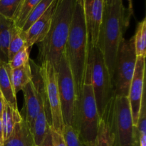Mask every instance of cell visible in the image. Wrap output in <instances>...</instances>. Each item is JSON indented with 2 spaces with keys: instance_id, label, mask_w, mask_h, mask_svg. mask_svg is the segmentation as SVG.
<instances>
[{
  "instance_id": "cell-1",
  "label": "cell",
  "mask_w": 146,
  "mask_h": 146,
  "mask_svg": "<svg viewBox=\"0 0 146 146\" xmlns=\"http://www.w3.org/2000/svg\"><path fill=\"white\" fill-rule=\"evenodd\" d=\"M84 9V0H75L69 34L64 53L72 73L76 98L82 90L91 50Z\"/></svg>"
},
{
  "instance_id": "cell-2",
  "label": "cell",
  "mask_w": 146,
  "mask_h": 146,
  "mask_svg": "<svg viewBox=\"0 0 146 146\" xmlns=\"http://www.w3.org/2000/svg\"><path fill=\"white\" fill-rule=\"evenodd\" d=\"M132 14L133 10L125 8L123 0H113L104 5L97 46L102 52L112 80L118 48Z\"/></svg>"
},
{
  "instance_id": "cell-3",
  "label": "cell",
  "mask_w": 146,
  "mask_h": 146,
  "mask_svg": "<svg viewBox=\"0 0 146 146\" xmlns=\"http://www.w3.org/2000/svg\"><path fill=\"white\" fill-rule=\"evenodd\" d=\"M75 0H57L48 34L38 43L40 64L49 61L56 71L65 49L69 34Z\"/></svg>"
},
{
  "instance_id": "cell-4",
  "label": "cell",
  "mask_w": 146,
  "mask_h": 146,
  "mask_svg": "<svg viewBox=\"0 0 146 146\" xmlns=\"http://www.w3.org/2000/svg\"><path fill=\"white\" fill-rule=\"evenodd\" d=\"M96 102L91 84V61L87 68L84 86L79 96L76 98L72 126L81 138L90 146H94L100 123Z\"/></svg>"
},
{
  "instance_id": "cell-5",
  "label": "cell",
  "mask_w": 146,
  "mask_h": 146,
  "mask_svg": "<svg viewBox=\"0 0 146 146\" xmlns=\"http://www.w3.org/2000/svg\"><path fill=\"white\" fill-rule=\"evenodd\" d=\"M91 84L98 112L101 118L106 107L115 96L113 83L98 46L91 48Z\"/></svg>"
},
{
  "instance_id": "cell-6",
  "label": "cell",
  "mask_w": 146,
  "mask_h": 146,
  "mask_svg": "<svg viewBox=\"0 0 146 146\" xmlns=\"http://www.w3.org/2000/svg\"><path fill=\"white\" fill-rule=\"evenodd\" d=\"M134 37L121 41L117 53L113 76L115 95L128 97L136 64Z\"/></svg>"
},
{
  "instance_id": "cell-7",
  "label": "cell",
  "mask_w": 146,
  "mask_h": 146,
  "mask_svg": "<svg viewBox=\"0 0 146 146\" xmlns=\"http://www.w3.org/2000/svg\"><path fill=\"white\" fill-rule=\"evenodd\" d=\"M39 72L44 82L45 94L44 107L48 125L56 131L62 133L64 123L58 94L57 72L49 61H44L40 64Z\"/></svg>"
},
{
  "instance_id": "cell-8",
  "label": "cell",
  "mask_w": 146,
  "mask_h": 146,
  "mask_svg": "<svg viewBox=\"0 0 146 146\" xmlns=\"http://www.w3.org/2000/svg\"><path fill=\"white\" fill-rule=\"evenodd\" d=\"M56 72L63 121L64 125H72L76 96L72 73L64 52Z\"/></svg>"
},
{
  "instance_id": "cell-9",
  "label": "cell",
  "mask_w": 146,
  "mask_h": 146,
  "mask_svg": "<svg viewBox=\"0 0 146 146\" xmlns=\"http://www.w3.org/2000/svg\"><path fill=\"white\" fill-rule=\"evenodd\" d=\"M114 130L116 146H137L135 130L129 100L126 96H115Z\"/></svg>"
},
{
  "instance_id": "cell-10",
  "label": "cell",
  "mask_w": 146,
  "mask_h": 146,
  "mask_svg": "<svg viewBox=\"0 0 146 146\" xmlns=\"http://www.w3.org/2000/svg\"><path fill=\"white\" fill-rule=\"evenodd\" d=\"M145 57H137L133 76L131 81L128 98L131 106L133 121L136 126L141 106L143 94L145 91Z\"/></svg>"
},
{
  "instance_id": "cell-11",
  "label": "cell",
  "mask_w": 146,
  "mask_h": 146,
  "mask_svg": "<svg viewBox=\"0 0 146 146\" xmlns=\"http://www.w3.org/2000/svg\"><path fill=\"white\" fill-rule=\"evenodd\" d=\"M104 5V0H84V15L91 47L97 46Z\"/></svg>"
},
{
  "instance_id": "cell-12",
  "label": "cell",
  "mask_w": 146,
  "mask_h": 146,
  "mask_svg": "<svg viewBox=\"0 0 146 146\" xmlns=\"http://www.w3.org/2000/svg\"><path fill=\"white\" fill-rule=\"evenodd\" d=\"M114 100L115 96L108 103L100 118L101 120L94 146H113L114 145Z\"/></svg>"
},
{
  "instance_id": "cell-13",
  "label": "cell",
  "mask_w": 146,
  "mask_h": 146,
  "mask_svg": "<svg viewBox=\"0 0 146 146\" xmlns=\"http://www.w3.org/2000/svg\"><path fill=\"white\" fill-rule=\"evenodd\" d=\"M57 0H55L51 4L45 13L36 20L25 32L24 33L26 46L31 48L37 43H40L44 40L48 34L51 26V18L56 7Z\"/></svg>"
},
{
  "instance_id": "cell-14",
  "label": "cell",
  "mask_w": 146,
  "mask_h": 146,
  "mask_svg": "<svg viewBox=\"0 0 146 146\" xmlns=\"http://www.w3.org/2000/svg\"><path fill=\"white\" fill-rule=\"evenodd\" d=\"M24 94V118L32 130L35 118L40 111L42 96L37 93L32 81L29 83L22 89Z\"/></svg>"
},
{
  "instance_id": "cell-15",
  "label": "cell",
  "mask_w": 146,
  "mask_h": 146,
  "mask_svg": "<svg viewBox=\"0 0 146 146\" xmlns=\"http://www.w3.org/2000/svg\"><path fill=\"white\" fill-rule=\"evenodd\" d=\"M11 70L9 63L0 60V91L5 102L13 109L19 111L17 94L11 82Z\"/></svg>"
},
{
  "instance_id": "cell-16",
  "label": "cell",
  "mask_w": 146,
  "mask_h": 146,
  "mask_svg": "<svg viewBox=\"0 0 146 146\" xmlns=\"http://www.w3.org/2000/svg\"><path fill=\"white\" fill-rule=\"evenodd\" d=\"M2 146H35L32 131L24 118L14 125L12 133Z\"/></svg>"
},
{
  "instance_id": "cell-17",
  "label": "cell",
  "mask_w": 146,
  "mask_h": 146,
  "mask_svg": "<svg viewBox=\"0 0 146 146\" xmlns=\"http://www.w3.org/2000/svg\"><path fill=\"white\" fill-rule=\"evenodd\" d=\"M50 125H48V118L44 107V99L42 97L40 111L35 118L34 125L31 131L34 136V145L35 146H40L42 143L47 132L49 130Z\"/></svg>"
},
{
  "instance_id": "cell-18",
  "label": "cell",
  "mask_w": 146,
  "mask_h": 146,
  "mask_svg": "<svg viewBox=\"0 0 146 146\" xmlns=\"http://www.w3.org/2000/svg\"><path fill=\"white\" fill-rule=\"evenodd\" d=\"M22 119L23 117L19 111L13 109L7 103H4V109L1 116L4 141L10 136L14 128V125Z\"/></svg>"
},
{
  "instance_id": "cell-19",
  "label": "cell",
  "mask_w": 146,
  "mask_h": 146,
  "mask_svg": "<svg viewBox=\"0 0 146 146\" xmlns=\"http://www.w3.org/2000/svg\"><path fill=\"white\" fill-rule=\"evenodd\" d=\"M11 78L16 94L23 88L32 80V74L29 62L19 68L11 70Z\"/></svg>"
},
{
  "instance_id": "cell-20",
  "label": "cell",
  "mask_w": 146,
  "mask_h": 146,
  "mask_svg": "<svg viewBox=\"0 0 146 146\" xmlns=\"http://www.w3.org/2000/svg\"><path fill=\"white\" fill-rule=\"evenodd\" d=\"M146 102L145 91L143 94L141 101V110L135 130V138H136L137 146H146Z\"/></svg>"
},
{
  "instance_id": "cell-21",
  "label": "cell",
  "mask_w": 146,
  "mask_h": 146,
  "mask_svg": "<svg viewBox=\"0 0 146 146\" xmlns=\"http://www.w3.org/2000/svg\"><path fill=\"white\" fill-rule=\"evenodd\" d=\"M134 45L137 57L146 56V19L138 23L135 34L133 35Z\"/></svg>"
},
{
  "instance_id": "cell-22",
  "label": "cell",
  "mask_w": 146,
  "mask_h": 146,
  "mask_svg": "<svg viewBox=\"0 0 146 146\" xmlns=\"http://www.w3.org/2000/svg\"><path fill=\"white\" fill-rule=\"evenodd\" d=\"M14 27L15 25L13 20L5 18L3 16L0 15V41H1L4 54H5L7 58H8L9 44Z\"/></svg>"
},
{
  "instance_id": "cell-23",
  "label": "cell",
  "mask_w": 146,
  "mask_h": 146,
  "mask_svg": "<svg viewBox=\"0 0 146 146\" xmlns=\"http://www.w3.org/2000/svg\"><path fill=\"white\" fill-rule=\"evenodd\" d=\"M41 0H23L14 18L16 27L21 30L27 17Z\"/></svg>"
},
{
  "instance_id": "cell-24",
  "label": "cell",
  "mask_w": 146,
  "mask_h": 146,
  "mask_svg": "<svg viewBox=\"0 0 146 146\" xmlns=\"http://www.w3.org/2000/svg\"><path fill=\"white\" fill-rule=\"evenodd\" d=\"M24 46H27L25 44V38L23 31L17 27H14L11 33V39L8 48V60L9 61L12 59L13 57L21 51Z\"/></svg>"
},
{
  "instance_id": "cell-25",
  "label": "cell",
  "mask_w": 146,
  "mask_h": 146,
  "mask_svg": "<svg viewBox=\"0 0 146 146\" xmlns=\"http://www.w3.org/2000/svg\"><path fill=\"white\" fill-rule=\"evenodd\" d=\"M55 0H41L27 17V20L21 29V31L23 32H25L38 19H39L46 11L48 7Z\"/></svg>"
},
{
  "instance_id": "cell-26",
  "label": "cell",
  "mask_w": 146,
  "mask_h": 146,
  "mask_svg": "<svg viewBox=\"0 0 146 146\" xmlns=\"http://www.w3.org/2000/svg\"><path fill=\"white\" fill-rule=\"evenodd\" d=\"M62 135L66 146H90L81 138L72 125H64Z\"/></svg>"
},
{
  "instance_id": "cell-27",
  "label": "cell",
  "mask_w": 146,
  "mask_h": 146,
  "mask_svg": "<svg viewBox=\"0 0 146 146\" xmlns=\"http://www.w3.org/2000/svg\"><path fill=\"white\" fill-rule=\"evenodd\" d=\"M23 0H0V15L14 20Z\"/></svg>"
},
{
  "instance_id": "cell-28",
  "label": "cell",
  "mask_w": 146,
  "mask_h": 146,
  "mask_svg": "<svg viewBox=\"0 0 146 146\" xmlns=\"http://www.w3.org/2000/svg\"><path fill=\"white\" fill-rule=\"evenodd\" d=\"M30 48H31L24 46L13 57L11 61H9V64L11 69L19 68L29 62Z\"/></svg>"
},
{
  "instance_id": "cell-29",
  "label": "cell",
  "mask_w": 146,
  "mask_h": 146,
  "mask_svg": "<svg viewBox=\"0 0 146 146\" xmlns=\"http://www.w3.org/2000/svg\"><path fill=\"white\" fill-rule=\"evenodd\" d=\"M51 136H52L53 146H66L62 133L56 131L51 126H50Z\"/></svg>"
},
{
  "instance_id": "cell-30",
  "label": "cell",
  "mask_w": 146,
  "mask_h": 146,
  "mask_svg": "<svg viewBox=\"0 0 146 146\" xmlns=\"http://www.w3.org/2000/svg\"><path fill=\"white\" fill-rule=\"evenodd\" d=\"M40 146H53L52 136H51V131H50V127H49V130H48V131L47 132L46 135L42 143L41 144V145Z\"/></svg>"
},
{
  "instance_id": "cell-31",
  "label": "cell",
  "mask_w": 146,
  "mask_h": 146,
  "mask_svg": "<svg viewBox=\"0 0 146 146\" xmlns=\"http://www.w3.org/2000/svg\"><path fill=\"white\" fill-rule=\"evenodd\" d=\"M0 60L6 63H9L8 58L6 56L5 54H4V51L2 50V47H1V41H0Z\"/></svg>"
},
{
  "instance_id": "cell-32",
  "label": "cell",
  "mask_w": 146,
  "mask_h": 146,
  "mask_svg": "<svg viewBox=\"0 0 146 146\" xmlns=\"http://www.w3.org/2000/svg\"><path fill=\"white\" fill-rule=\"evenodd\" d=\"M4 103H5V101H4L2 94H1V91H0V118H1V113H2L3 109H4Z\"/></svg>"
},
{
  "instance_id": "cell-33",
  "label": "cell",
  "mask_w": 146,
  "mask_h": 146,
  "mask_svg": "<svg viewBox=\"0 0 146 146\" xmlns=\"http://www.w3.org/2000/svg\"><path fill=\"white\" fill-rule=\"evenodd\" d=\"M4 143V135H3V128L2 123H1V120L0 118V146H2Z\"/></svg>"
},
{
  "instance_id": "cell-34",
  "label": "cell",
  "mask_w": 146,
  "mask_h": 146,
  "mask_svg": "<svg viewBox=\"0 0 146 146\" xmlns=\"http://www.w3.org/2000/svg\"><path fill=\"white\" fill-rule=\"evenodd\" d=\"M127 1H128V3H129V7H128V9H130L133 10V7H132V0H127Z\"/></svg>"
},
{
  "instance_id": "cell-35",
  "label": "cell",
  "mask_w": 146,
  "mask_h": 146,
  "mask_svg": "<svg viewBox=\"0 0 146 146\" xmlns=\"http://www.w3.org/2000/svg\"><path fill=\"white\" fill-rule=\"evenodd\" d=\"M112 1H113V0H104V4H111V3L112 2Z\"/></svg>"
},
{
  "instance_id": "cell-36",
  "label": "cell",
  "mask_w": 146,
  "mask_h": 146,
  "mask_svg": "<svg viewBox=\"0 0 146 146\" xmlns=\"http://www.w3.org/2000/svg\"><path fill=\"white\" fill-rule=\"evenodd\" d=\"M113 146H116V145H113Z\"/></svg>"
}]
</instances>
